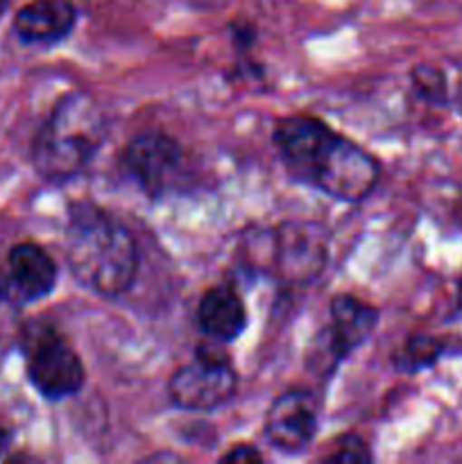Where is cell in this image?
<instances>
[{"instance_id":"e0dca14e","label":"cell","mask_w":462,"mask_h":464,"mask_svg":"<svg viewBox=\"0 0 462 464\" xmlns=\"http://www.w3.org/2000/svg\"><path fill=\"white\" fill-rule=\"evenodd\" d=\"M451 324L456 326L457 335H460V338H462V281H460V284H457V290H456V304H453Z\"/></svg>"},{"instance_id":"7a4b0ae2","label":"cell","mask_w":462,"mask_h":464,"mask_svg":"<svg viewBox=\"0 0 462 464\" xmlns=\"http://www.w3.org/2000/svg\"><path fill=\"white\" fill-rule=\"evenodd\" d=\"M63 252L77 284L100 297H120L139 275V245L131 231L107 208L86 199L68 208Z\"/></svg>"},{"instance_id":"30bf717a","label":"cell","mask_w":462,"mask_h":464,"mask_svg":"<svg viewBox=\"0 0 462 464\" xmlns=\"http://www.w3.org/2000/svg\"><path fill=\"white\" fill-rule=\"evenodd\" d=\"M379 326V311L371 304L353 297L338 295L331 302V322L326 329V349L333 362H342L358 347L367 343Z\"/></svg>"},{"instance_id":"3957f363","label":"cell","mask_w":462,"mask_h":464,"mask_svg":"<svg viewBox=\"0 0 462 464\" xmlns=\"http://www.w3.org/2000/svg\"><path fill=\"white\" fill-rule=\"evenodd\" d=\"M107 139L100 104L84 91H71L54 102L32 143V166L50 184L77 179L98 157Z\"/></svg>"},{"instance_id":"4fadbf2b","label":"cell","mask_w":462,"mask_h":464,"mask_svg":"<svg viewBox=\"0 0 462 464\" xmlns=\"http://www.w3.org/2000/svg\"><path fill=\"white\" fill-rule=\"evenodd\" d=\"M444 353V343L433 335H412L408 343L403 344L401 352L394 356V365L401 372L415 374V372L426 370L433 365L439 356Z\"/></svg>"},{"instance_id":"ac0fdd59","label":"cell","mask_w":462,"mask_h":464,"mask_svg":"<svg viewBox=\"0 0 462 464\" xmlns=\"http://www.w3.org/2000/svg\"><path fill=\"white\" fill-rule=\"evenodd\" d=\"M9 444H12V433H9L5 426H0V460H3L5 453L9 451Z\"/></svg>"},{"instance_id":"d6986e66","label":"cell","mask_w":462,"mask_h":464,"mask_svg":"<svg viewBox=\"0 0 462 464\" xmlns=\"http://www.w3.org/2000/svg\"><path fill=\"white\" fill-rule=\"evenodd\" d=\"M453 104H456V111L462 116V82H460V84H457L456 95H453Z\"/></svg>"},{"instance_id":"9a60e30c","label":"cell","mask_w":462,"mask_h":464,"mask_svg":"<svg viewBox=\"0 0 462 464\" xmlns=\"http://www.w3.org/2000/svg\"><path fill=\"white\" fill-rule=\"evenodd\" d=\"M324 462H371V451L358 435H344L338 440L333 451L324 458Z\"/></svg>"},{"instance_id":"7c38bea8","label":"cell","mask_w":462,"mask_h":464,"mask_svg":"<svg viewBox=\"0 0 462 464\" xmlns=\"http://www.w3.org/2000/svg\"><path fill=\"white\" fill-rule=\"evenodd\" d=\"M197 324L208 340L229 344L245 334L249 324L247 308L234 285H213L199 297Z\"/></svg>"},{"instance_id":"277c9868","label":"cell","mask_w":462,"mask_h":464,"mask_svg":"<svg viewBox=\"0 0 462 464\" xmlns=\"http://www.w3.org/2000/svg\"><path fill=\"white\" fill-rule=\"evenodd\" d=\"M240 252L247 270L288 285L313 284L329 263L324 234L308 222H284L252 231Z\"/></svg>"},{"instance_id":"2e32d148","label":"cell","mask_w":462,"mask_h":464,"mask_svg":"<svg viewBox=\"0 0 462 464\" xmlns=\"http://www.w3.org/2000/svg\"><path fill=\"white\" fill-rule=\"evenodd\" d=\"M220 460L236 462V464H254V462H263V453L258 451L256 447H252V444H238V447L229 449Z\"/></svg>"},{"instance_id":"5b68a950","label":"cell","mask_w":462,"mask_h":464,"mask_svg":"<svg viewBox=\"0 0 462 464\" xmlns=\"http://www.w3.org/2000/svg\"><path fill=\"white\" fill-rule=\"evenodd\" d=\"M27 381L48 401L75 397L86 383L82 358L50 322H34L21 335Z\"/></svg>"},{"instance_id":"52a82bcc","label":"cell","mask_w":462,"mask_h":464,"mask_svg":"<svg viewBox=\"0 0 462 464\" xmlns=\"http://www.w3.org/2000/svg\"><path fill=\"white\" fill-rule=\"evenodd\" d=\"M122 170L148 198L177 190L186 177V154L172 136L159 130L140 131L122 150Z\"/></svg>"},{"instance_id":"ba28073f","label":"cell","mask_w":462,"mask_h":464,"mask_svg":"<svg viewBox=\"0 0 462 464\" xmlns=\"http://www.w3.org/2000/svg\"><path fill=\"white\" fill-rule=\"evenodd\" d=\"M57 285V266L36 243H18L0 267V302L25 306L48 297Z\"/></svg>"},{"instance_id":"6da1fadb","label":"cell","mask_w":462,"mask_h":464,"mask_svg":"<svg viewBox=\"0 0 462 464\" xmlns=\"http://www.w3.org/2000/svg\"><path fill=\"white\" fill-rule=\"evenodd\" d=\"M285 170L317 193L356 204L374 193L380 168L367 150L306 113L281 118L272 131Z\"/></svg>"},{"instance_id":"9c48e42d","label":"cell","mask_w":462,"mask_h":464,"mask_svg":"<svg viewBox=\"0 0 462 464\" xmlns=\"http://www.w3.org/2000/svg\"><path fill=\"white\" fill-rule=\"evenodd\" d=\"M317 426H320V411L315 397L306 390H288L267 408L263 433L272 449L294 456L315 440Z\"/></svg>"},{"instance_id":"8fae6325","label":"cell","mask_w":462,"mask_h":464,"mask_svg":"<svg viewBox=\"0 0 462 464\" xmlns=\"http://www.w3.org/2000/svg\"><path fill=\"white\" fill-rule=\"evenodd\" d=\"M75 23L71 0H32L14 16V32L27 45H54L71 34Z\"/></svg>"},{"instance_id":"8992f818","label":"cell","mask_w":462,"mask_h":464,"mask_svg":"<svg viewBox=\"0 0 462 464\" xmlns=\"http://www.w3.org/2000/svg\"><path fill=\"white\" fill-rule=\"evenodd\" d=\"M217 344L216 340L199 344L193 361L172 372L168 383L172 406L186 412H211L234 399L238 374Z\"/></svg>"},{"instance_id":"ffe728a7","label":"cell","mask_w":462,"mask_h":464,"mask_svg":"<svg viewBox=\"0 0 462 464\" xmlns=\"http://www.w3.org/2000/svg\"><path fill=\"white\" fill-rule=\"evenodd\" d=\"M5 3H7V0H0V12H3V9H5Z\"/></svg>"},{"instance_id":"5bb4252c","label":"cell","mask_w":462,"mask_h":464,"mask_svg":"<svg viewBox=\"0 0 462 464\" xmlns=\"http://www.w3.org/2000/svg\"><path fill=\"white\" fill-rule=\"evenodd\" d=\"M412 86L415 93L430 104H444L448 98L447 77L435 66H417L412 71Z\"/></svg>"}]
</instances>
